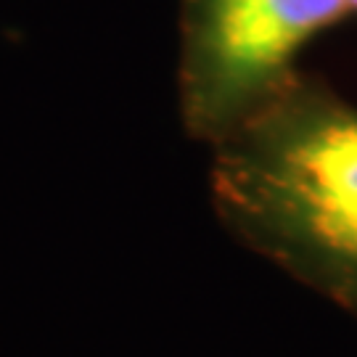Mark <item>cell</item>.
<instances>
[{
	"label": "cell",
	"mask_w": 357,
	"mask_h": 357,
	"mask_svg": "<svg viewBox=\"0 0 357 357\" xmlns=\"http://www.w3.org/2000/svg\"><path fill=\"white\" fill-rule=\"evenodd\" d=\"M222 225L357 320V106L307 75L212 146Z\"/></svg>",
	"instance_id": "1"
},
{
	"label": "cell",
	"mask_w": 357,
	"mask_h": 357,
	"mask_svg": "<svg viewBox=\"0 0 357 357\" xmlns=\"http://www.w3.org/2000/svg\"><path fill=\"white\" fill-rule=\"evenodd\" d=\"M349 11V0H180L185 132L222 141L299 75V51Z\"/></svg>",
	"instance_id": "2"
},
{
	"label": "cell",
	"mask_w": 357,
	"mask_h": 357,
	"mask_svg": "<svg viewBox=\"0 0 357 357\" xmlns=\"http://www.w3.org/2000/svg\"><path fill=\"white\" fill-rule=\"evenodd\" d=\"M349 8H352V11H357V0H349Z\"/></svg>",
	"instance_id": "3"
}]
</instances>
